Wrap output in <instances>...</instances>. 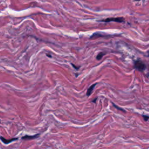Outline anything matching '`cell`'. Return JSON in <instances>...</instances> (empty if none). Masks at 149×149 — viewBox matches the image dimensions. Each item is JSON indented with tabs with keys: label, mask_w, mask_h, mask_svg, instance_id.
I'll list each match as a JSON object with an SVG mask.
<instances>
[{
	"label": "cell",
	"mask_w": 149,
	"mask_h": 149,
	"mask_svg": "<svg viewBox=\"0 0 149 149\" xmlns=\"http://www.w3.org/2000/svg\"><path fill=\"white\" fill-rule=\"evenodd\" d=\"M134 68L138 70L143 71L146 69V65L141 61H136L134 62Z\"/></svg>",
	"instance_id": "obj_1"
},
{
	"label": "cell",
	"mask_w": 149,
	"mask_h": 149,
	"mask_svg": "<svg viewBox=\"0 0 149 149\" xmlns=\"http://www.w3.org/2000/svg\"><path fill=\"white\" fill-rule=\"evenodd\" d=\"M124 19L122 17H109L105 19L101 20V22H118V23H122L123 22Z\"/></svg>",
	"instance_id": "obj_2"
},
{
	"label": "cell",
	"mask_w": 149,
	"mask_h": 149,
	"mask_svg": "<svg viewBox=\"0 0 149 149\" xmlns=\"http://www.w3.org/2000/svg\"><path fill=\"white\" fill-rule=\"evenodd\" d=\"M0 139H1V140H2V141L4 144H8L11 143L12 141H13L16 140L18 139V138H13V139H11L7 140V139H5L4 137H1V136H0Z\"/></svg>",
	"instance_id": "obj_3"
},
{
	"label": "cell",
	"mask_w": 149,
	"mask_h": 149,
	"mask_svg": "<svg viewBox=\"0 0 149 149\" xmlns=\"http://www.w3.org/2000/svg\"><path fill=\"white\" fill-rule=\"evenodd\" d=\"M40 136V134H37L33 136H28V135H26L23 137H22V139L23 140H33L34 139H36L37 137H38Z\"/></svg>",
	"instance_id": "obj_4"
},
{
	"label": "cell",
	"mask_w": 149,
	"mask_h": 149,
	"mask_svg": "<svg viewBox=\"0 0 149 149\" xmlns=\"http://www.w3.org/2000/svg\"><path fill=\"white\" fill-rule=\"evenodd\" d=\"M96 84H97L95 83V84L91 85V86L88 88V90H87V93H86V94H87V96H90V95H91V94L92 93L94 87L96 86Z\"/></svg>",
	"instance_id": "obj_5"
},
{
	"label": "cell",
	"mask_w": 149,
	"mask_h": 149,
	"mask_svg": "<svg viewBox=\"0 0 149 149\" xmlns=\"http://www.w3.org/2000/svg\"><path fill=\"white\" fill-rule=\"evenodd\" d=\"M105 55V53H104V52H100L98 55H97V60H100L102 58V56H104Z\"/></svg>",
	"instance_id": "obj_6"
},
{
	"label": "cell",
	"mask_w": 149,
	"mask_h": 149,
	"mask_svg": "<svg viewBox=\"0 0 149 149\" xmlns=\"http://www.w3.org/2000/svg\"><path fill=\"white\" fill-rule=\"evenodd\" d=\"M112 104H113V107L115 108H116V109H118V110H120V111H123V112H125V110H124L123 109H122V108H119L118 105H115L114 103H112Z\"/></svg>",
	"instance_id": "obj_7"
},
{
	"label": "cell",
	"mask_w": 149,
	"mask_h": 149,
	"mask_svg": "<svg viewBox=\"0 0 149 149\" xmlns=\"http://www.w3.org/2000/svg\"><path fill=\"white\" fill-rule=\"evenodd\" d=\"M143 118H144V119L145 120V121H147V120H148V119H149V116H148L143 115Z\"/></svg>",
	"instance_id": "obj_8"
},
{
	"label": "cell",
	"mask_w": 149,
	"mask_h": 149,
	"mask_svg": "<svg viewBox=\"0 0 149 149\" xmlns=\"http://www.w3.org/2000/svg\"><path fill=\"white\" fill-rule=\"evenodd\" d=\"M96 100H97V98H96V99H95L94 101H93V102H95V101H96Z\"/></svg>",
	"instance_id": "obj_9"
},
{
	"label": "cell",
	"mask_w": 149,
	"mask_h": 149,
	"mask_svg": "<svg viewBox=\"0 0 149 149\" xmlns=\"http://www.w3.org/2000/svg\"><path fill=\"white\" fill-rule=\"evenodd\" d=\"M135 1H140V0H135Z\"/></svg>",
	"instance_id": "obj_10"
},
{
	"label": "cell",
	"mask_w": 149,
	"mask_h": 149,
	"mask_svg": "<svg viewBox=\"0 0 149 149\" xmlns=\"http://www.w3.org/2000/svg\"><path fill=\"white\" fill-rule=\"evenodd\" d=\"M0 123H1V122H0Z\"/></svg>",
	"instance_id": "obj_11"
}]
</instances>
